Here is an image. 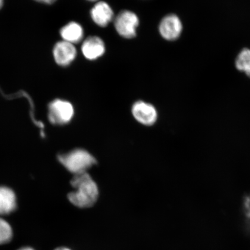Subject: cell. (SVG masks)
Instances as JSON below:
<instances>
[{
    "mask_svg": "<svg viewBox=\"0 0 250 250\" xmlns=\"http://www.w3.org/2000/svg\"><path fill=\"white\" fill-rule=\"evenodd\" d=\"M71 184L76 190L68 195L72 204L80 208H90L95 204L98 198V187L87 172L75 174Z\"/></svg>",
    "mask_w": 250,
    "mask_h": 250,
    "instance_id": "cell-1",
    "label": "cell"
},
{
    "mask_svg": "<svg viewBox=\"0 0 250 250\" xmlns=\"http://www.w3.org/2000/svg\"><path fill=\"white\" fill-rule=\"evenodd\" d=\"M59 162L74 174L86 172L97 164L96 159L85 150L76 149L67 154L58 156Z\"/></svg>",
    "mask_w": 250,
    "mask_h": 250,
    "instance_id": "cell-2",
    "label": "cell"
},
{
    "mask_svg": "<svg viewBox=\"0 0 250 250\" xmlns=\"http://www.w3.org/2000/svg\"><path fill=\"white\" fill-rule=\"evenodd\" d=\"M114 24L119 35L124 39H132L137 35L140 20L134 12L123 10L115 17Z\"/></svg>",
    "mask_w": 250,
    "mask_h": 250,
    "instance_id": "cell-3",
    "label": "cell"
},
{
    "mask_svg": "<svg viewBox=\"0 0 250 250\" xmlns=\"http://www.w3.org/2000/svg\"><path fill=\"white\" fill-rule=\"evenodd\" d=\"M48 118L52 124H67L72 120L74 114L73 105L70 102L61 99H56L48 106Z\"/></svg>",
    "mask_w": 250,
    "mask_h": 250,
    "instance_id": "cell-4",
    "label": "cell"
},
{
    "mask_svg": "<svg viewBox=\"0 0 250 250\" xmlns=\"http://www.w3.org/2000/svg\"><path fill=\"white\" fill-rule=\"evenodd\" d=\"M183 29V23L180 18L173 14L166 15L159 24V34L162 38L169 42L179 39Z\"/></svg>",
    "mask_w": 250,
    "mask_h": 250,
    "instance_id": "cell-5",
    "label": "cell"
},
{
    "mask_svg": "<svg viewBox=\"0 0 250 250\" xmlns=\"http://www.w3.org/2000/svg\"><path fill=\"white\" fill-rule=\"evenodd\" d=\"M134 118L140 124L151 126L157 120L158 114L156 109L152 104L143 101L134 103L132 108Z\"/></svg>",
    "mask_w": 250,
    "mask_h": 250,
    "instance_id": "cell-6",
    "label": "cell"
},
{
    "mask_svg": "<svg viewBox=\"0 0 250 250\" xmlns=\"http://www.w3.org/2000/svg\"><path fill=\"white\" fill-rule=\"evenodd\" d=\"M55 61L61 66L69 65L76 59L77 51L73 43L62 41L56 43L53 50Z\"/></svg>",
    "mask_w": 250,
    "mask_h": 250,
    "instance_id": "cell-7",
    "label": "cell"
},
{
    "mask_svg": "<svg viewBox=\"0 0 250 250\" xmlns=\"http://www.w3.org/2000/svg\"><path fill=\"white\" fill-rule=\"evenodd\" d=\"M105 45L98 36H89L83 42L81 52L87 60L96 61L102 57L105 52Z\"/></svg>",
    "mask_w": 250,
    "mask_h": 250,
    "instance_id": "cell-8",
    "label": "cell"
},
{
    "mask_svg": "<svg viewBox=\"0 0 250 250\" xmlns=\"http://www.w3.org/2000/svg\"><path fill=\"white\" fill-rule=\"evenodd\" d=\"M90 17L97 26L105 27L114 20V12L107 2H97L90 10Z\"/></svg>",
    "mask_w": 250,
    "mask_h": 250,
    "instance_id": "cell-9",
    "label": "cell"
},
{
    "mask_svg": "<svg viewBox=\"0 0 250 250\" xmlns=\"http://www.w3.org/2000/svg\"><path fill=\"white\" fill-rule=\"evenodd\" d=\"M62 40L75 44L83 39L84 31L82 26L76 21H71L62 27L60 31Z\"/></svg>",
    "mask_w": 250,
    "mask_h": 250,
    "instance_id": "cell-10",
    "label": "cell"
},
{
    "mask_svg": "<svg viewBox=\"0 0 250 250\" xmlns=\"http://www.w3.org/2000/svg\"><path fill=\"white\" fill-rule=\"evenodd\" d=\"M17 208V198L14 192L6 187H0V215H7Z\"/></svg>",
    "mask_w": 250,
    "mask_h": 250,
    "instance_id": "cell-11",
    "label": "cell"
},
{
    "mask_svg": "<svg viewBox=\"0 0 250 250\" xmlns=\"http://www.w3.org/2000/svg\"><path fill=\"white\" fill-rule=\"evenodd\" d=\"M235 65L237 69L250 77V49L245 48L237 55Z\"/></svg>",
    "mask_w": 250,
    "mask_h": 250,
    "instance_id": "cell-12",
    "label": "cell"
},
{
    "mask_svg": "<svg viewBox=\"0 0 250 250\" xmlns=\"http://www.w3.org/2000/svg\"><path fill=\"white\" fill-rule=\"evenodd\" d=\"M12 237V229L10 225L4 219L0 218V245L9 242Z\"/></svg>",
    "mask_w": 250,
    "mask_h": 250,
    "instance_id": "cell-13",
    "label": "cell"
},
{
    "mask_svg": "<svg viewBox=\"0 0 250 250\" xmlns=\"http://www.w3.org/2000/svg\"><path fill=\"white\" fill-rule=\"evenodd\" d=\"M244 204H245L247 216L250 218V196L246 197Z\"/></svg>",
    "mask_w": 250,
    "mask_h": 250,
    "instance_id": "cell-14",
    "label": "cell"
},
{
    "mask_svg": "<svg viewBox=\"0 0 250 250\" xmlns=\"http://www.w3.org/2000/svg\"><path fill=\"white\" fill-rule=\"evenodd\" d=\"M35 1L45 4H52L56 0H35Z\"/></svg>",
    "mask_w": 250,
    "mask_h": 250,
    "instance_id": "cell-15",
    "label": "cell"
},
{
    "mask_svg": "<svg viewBox=\"0 0 250 250\" xmlns=\"http://www.w3.org/2000/svg\"><path fill=\"white\" fill-rule=\"evenodd\" d=\"M18 250H34L33 249H31L30 248H21Z\"/></svg>",
    "mask_w": 250,
    "mask_h": 250,
    "instance_id": "cell-16",
    "label": "cell"
},
{
    "mask_svg": "<svg viewBox=\"0 0 250 250\" xmlns=\"http://www.w3.org/2000/svg\"><path fill=\"white\" fill-rule=\"evenodd\" d=\"M55 250H71L70 249L65 248H58L57 249H56Z\"/></svg>",
    "mask_w": 250,
    "mask_h": 250,
    "instance_id": "cell-17",
    "label": "cell"
},
{
    "mask_svg": "<svg viewBox=\"0 0 250 250\" xmlns=\"http://www.w3.org/2000/svg\"><path fill=\"white\" fill-rule=\"evenodd\" d=\"M2 5H3V0H0V9L1 8Z\"/></svg>",
    "mask_w": 250,
    "mask_h": 250,
    "instance_id": "cell-18",
    "label": "cell"
},
{
    "mask_svg": "<svg viewBox=\"0 0 250 250\" xmlns=\"http://www.w3.org/2000/svg\"><path fill=\"white\" fill-rule=\"evenodd\" d=\"M87 1H93V2H98L100 1V0H87Z\"/></svg>",
    "mask_w": 250,
    "mask_h": 250,
    "instance_id": "cell-19",
    "label": "cell"
}]
</instances>
